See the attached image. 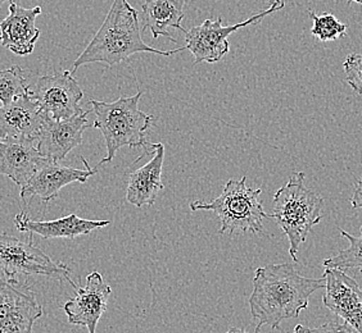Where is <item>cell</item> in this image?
<instances>
[{
  "instance_id": "obj_1",
  "label": "cell",
  "mask_w": 362,
  "mask_h": 333,
  "mask_svg": "<svg viewBox=\"0 0 362 333\" xmlns=\"http://www.w3.org/2000/svg\"><path fill=\"white\" fill-rule=\"evenodd\" d=\"M325 287V278L300 276L293 263L270 264L255 272L253 291L250 298L252 318L256 322L255 333L262 327L276 329L281 322L298 318L307 309L310 296Z\"/></svg>"
},
{
  "instance_id": "obj_2",
  "label": "cell",
  "mask_w": 362,
  "mask_h": 333,
  "mask_svg": "<svg viewBox=\"0 0 362 333\" xmlns=\"http://www.w3.org/2000/svg\"><path fill=\"white\" fill-rule=\"evenodd\" d=\"M182 50H185V47L163 52L146 45L140 31L139 12L132 7L127 0H113L103 25L74 62L71 73L74 75L81 66L90 63L102 62L116 66L125 62L135 53L170 56Z\"/></svg>"
},
{
  "instance_id": "obj_3",
  "label": "cell",
  "mask_w": 362,
  "mask_h": 333,
  "mask_svg": "<svg viewBox=\"0 0 362 333\" xmlns=\"http://www.w3.org/2000/svg\"><path fill=\"white\" fill-rule=\"evenodd\" d=\"M143 92L138 91L134 97H119L116 102L90 100L95 121L91 127L102 132L107 146V157L99 162V166L110 163L121 147H143L146 157V133L151 128L153 116L139 109L140 97Z\"/></svg>"
},
{
  "instance_id": "obj_4",
  "label": "cell",
  "mask_w": 362,
  "mask_h": 333,
  "mask_svg": "<svg viewBox=\"0 0 362 333\" xmlns=\"http://www.w3.org/2000/svg\"><path fill=\"white\" fill-rule=\"evenodd\" d=\"M274 210L269 218L275 219L289 240V254L298 262V250L314 226L321 222L324 199L306 186V176L296 172L274 195Z\"/></svg>"
},
{
  "instance_id": "obj_5",
  "label": "cell",
  "mask_w": 362,
  "mask_h": 333,
  "mask_svg": "<svg viewBox=\"0 0 362 333\" xmlns=\"http://www.w3.org/2000/svg\"><path fill=\"white\" fill-rule=\"evenodd\" d=\"M262 188H252L247 185V177L229 180L223 194L211 202L197 200L190 204L193 212L212 210L220 219V234L233 235L235 232H262V223L269 214L265 213L259 199Z\"/></svg>"
},
{
  "instance_id": "obj_6",
  "label": "cell",
  "mask_w": 362,
  "mask_h": 333,
  "mask_svg": "<svg viewBox=\"0 0 362 333\" xmlns=\"http://www.w3.org/2000/svg\"><path fill=\"white\" fill-rule=\"evenodd\" d=\"M0 272L9 281L17 282L18 274L45 276L58 281H67L72 287L76 284L71 279L70 268L63 263H57L33 243L22 241L8 235H0Z\"/></svg>"
},
{
  "instance_id": "obj_7",
  "label": "cell",
  "mask_w": 362,
  "mask_h": 333,
  "mask_svg": "<svg viewBox=\"0 0 362 333\" xmlns=\"http://www.w3.org/2000/svg\"><path fill=\"white\" fill-rule=\"evenodd\" d=\"M286 7L283 0H270V7L255 14L248 20L239 22L237 25L223 26V17H217V20H206L201 26H195L185 31V49L192 52L194 56L195 64L198 63H216L221 61L223 56L229 53V37L233 32H237L240 28H248L252 25H257L269 14L274 13Z\"/></svg>"
},
{
  "instance_id": "obj_8",
  "label": "cell",
  "mask_w": 362,
  "mask_h": 333,
  "mask_svg": "<svg viewBox=\"0 0 362 333\" xmlns=\"http://www.w3.org/2000/svg\"><path fill=\"white\" fill-rule=\"evenodd\" d=\"M30 95L49 119L54 121L70 119L83 111L80 102L84 92L71 71L40 77L34 87H30Z\"/></svg>"
},
{
  "instance_id": "obj_9",
  "label": "cell",
  "mask_w": 362,
  "mask_h": 333,
  "mask_svg": "<svg viewBox=\"0 0 362 333\" xmlns=\"http://www.w3.org/2000/svg\"><path fill=\"white\" fill-rule=\"evenodd\" d=\"M44 310L28 285L0 277V333H33Z\"/></svg>"
},
{
  "instance_id": "obj_10",
  "label": "cell",
  "mask_w": 362,
  "mask_h": 333,
  "mask_svg": "<svg viewBox=\"0 0 362 333\" xmlns=\"http://www.w3.org/2000/svg\"><path fill=\"white\" fill-rule=\"evenodd\" d=\"M75 296L69 300L63 310L74 326L85 327L89 333H97L98 322L107 310L111 287L99 272H91L84 287H74Z\"/></svg>"
},
{
  "instance_id": "obj_11",
  "label": "cell",
  "mask_w": 362,
  "mask_h": 333,
  "mask_svg": "<svg viewBox=\"0 0 362 333\" xmlns=\"http://www.w3.org/2000/svg\"><path fill=\"white\" fill-rule=\"evenodd\" d=\"M325 295L322 304L330 312L362 333V290L355 279L337 268H325Z\"/></svg>"
},
{
  "instance_id": "obj_12",
  "label": "cell",
  "mask_w": 362,
  "mask_h": 333,
  "mask_svg": "<svg viewBox=\"0 0 362 333\" xmlns=\"http://www.w3.org/2000/svg\"><path fill=\"white\" fill-rule=\"evenodd\" d=\"M49 117L30 94L0 105V140L36 141Z\"/></svg>"
},
{
  "instance_id": "obj_13",
  "label": "cell",
  "mask_w": 362,
  "mask_h": 333,
  "mask_svg": "<svg viewBox=\"0 0 362 333\" xmlns=\"http://www.w3.org/2000/svg\"><path fill=\"white\" fill-rule=\"evenodd\" d=\"M85 169H76L72 166H62L58 162L47 159L42 163L36 174L30 178L28 183L21 188L22 200H26V196H39L42 202H49L57 198L64 186L80 182L85 183L91 176L97 174V168L91 169L85 158H81Z\"/></svg>"
},
{
  "instance_id": "obj_14",
  "label": "cell",
  "mask_w": 362,
  "mask_h": 333,
  "mask_svg": "<svg viewBox=\"0 0 362 333\" xmlns=\"http://www.w3.org/2000/svg\"><path fill=\"white\" fill-rule=\"evenodd\" d=\"M91 125L88 121V111L84 109L70 119H48L36 140L37 150L47 159L63 160L72 149L83 143V133Z\"/></svg>"
},
{
  "instance_id": "obj_15",
  "label": "cell",
  "mask_w": 362,
  "mask_h": 333,
  "mask_svg": "<svg viewBox=\"0 0 362 333\" xmlns=\"http://www.w3.org/2000/svg\"><path fill=\"white\" fill-rule=\"evenodd\" d=\"M42 8H23L9 3V13L0 21V45L13 52L16 56H28L34 52L36 42L40 37V30L36 28L37 16Z\"/></svg>"
},
{
  "instance_id": "obj_16",
  "label": "cell",
  "mask_w": 362,
  "mask_h": 333,
  "mask_svg": "<svg viewBox=\"0 0 362 333\" xmlns=\"http://www.w3.org/2000/svg\"><path fill=\"white\" fill-rule=\"evenodd\" d=\"M47 160L34 140H0V174L23 188Z\"/></svg>"
},
{
  "instance_id": "obj_17",
  "label": "cell",
  "mask_w": 362,
  "mask_h": 333,
  "mask_svg": "<svg viewBox=\"0 0 362 333\" xmlns=\"http://www.w3.org/2000/svg\"><path fill=\"white\" fill-rule=\"evenodd\" d=\"M148 149L153 150V158L130 174L126 190L127 202L139 208L144 205H154L157 195L163 190L162 168L165 160V145L160 143L152 145L149 144L146 147V153Z\"/></svg>"
},
{
  "instance_id": "obj_18",
  "label": "cell",
  "mask_w": 362,
  "mask_h": 333,
  "mask_svg": "<svg viewBox=\"0 0 362 333\" xmlns=\"http://www.w3.org/2000/svg\"><path fill=\"white\" fill-rule=\"evenodd\" d=\"M14 224L18 231L36 234L42 238H75L88 235L98 229L110 226V221H89L76 214L63 217L56 221H33L26 212L16 215Z\"/></svg>"
},
{
  "instance_id": "obj_19",
  "label": "cell",
  "mask_w": 362,
  "mask_h": 333,
  "mask_svg": "<svg viewBox=\"0 0 362 333\" xmlns=\"http://www.w3.org/2000/svg\"><path fill=\"white\" fill-rule=\"evenodd\" d=\"M188 0H146L141 6L143 30H151L153 39L160 36L168 37L171 42H177L170 35L168 28H175L185 34L181 21L185 17V6Z\"/></svg>"
},
{
  "instance_id": "obj_20",
  "label": "cell",
  "mask_w": 362,
  "mask_h": 333,
  "mask_svg": "<svg viewBox=\"0 0 362 333\" xmlns=\"http://www.w3.org/2000/svg\"><path fill=\"white\" fill-rule=\"evenodd\" d=\"M360 236H354L349 232L341 229V235L349 240V246L347 249L341 250L338 254L325 259L322 264L325 268H337L341 271L361 272L362 273V226Z\"/></svg>"
},
{
  "instance_id": "obj_21",
  "label": "cell",
  "mask_w": 362,
  "mask_h": 333,
  "mask_svg": "<svg viewBox=\"0 0 362 333\" xmlns=\"http://www.w3.org/2000/svg\"><path fill=\"white\" fill-rule=\"evenodd\" d=\"M30 94V86L20 66L0 71V103L8 105L17 97Z\"/></svg>"
},
{
  "instance_id": "obj_22",
  "label": "cell",
  "mask_w": 362,
  "mask_h": 333,
  "mask_svg": "<svg viewBox=\"0 0 362 333\" xmlns=\"http://www.w3.org/2000/svg\"><path fill=\"white\" fill-rule=\"evenodd\" d=\"M308 17L314 22L311 34L320 42H332L347 34V25L341 23L333 14L324 13L321 16L308 11Z\"/></svg>"
},
{
  "instance_id": "obj_23",
  "label": "cell",
  "mask_w": 362,
  "mask_h": 333,
  "mask_svg": "<svg viewBox=\"0 0 362 333\" xmlns=\"http://www.w3.org/2000/svg\"><path fill=\"white\" fill-rule=\"evenodd\" d=\"M343 70L346 72V80L352 90L362 95V54L352 53L343 63Z\"/></svg>"
},
{
  "instance_id": "obj_24",
  "label": "cell",
  "mask_w": 362,
  "mask_h": 333,
  "mask_svg": "<svg viewBox=\"0 0 362 333\" xmlns=\"http://www.w3.org/2000/svg\"><path fill=\"white\" fill-rule=\"evenodd\" d=\"M293 333H356V331L347 323L330 322V323H325L317 328H307L302 325H298V326H296Z\"/></svg>"
},
{
  "instance_id": "obj_25",
  "label": "cell",
  "mask_w": 362,
  "mask_h": 333,
  "mask_svg": "<svg viewBox=\"0 0 362 333\" xmlns=\"http://www.w3.org/2000/svg\"><path fill=\"white\" fill-rule=\"evenodd\" d=\"M351 207L354 209L362 208V174L361 177L356 182L354 195L351 198Z\"/></svg>"
},
{
  "instance_id": "obj_26",
  "label": "cell",
  "mask_w": 362,
  "mask_h": 333,
  "mask_svg": "<svg viewBox=\"0 0 362 333\" xmlns=\"http://www.w3.org/2000/svg\"><path fill=\"white\" fill-rule=\"evenodd\" d=\"M226 333H248L247 331H243V329H240V328H235V327H233V328H230L229 331Z\"/></svg>"
},
{
  "instance_id": "obj_27",
  "label": "cell",
  "mask_w": 362,
  "mask_h": 333,
  "mask_svg": "<svg viewBox=\"0 0 362 333\" xmlns=\"http://www.w3.org/2000/svg\"><path fill=\"white\" fill-rule=\"evenodd\" d=\"M347 1H349V3H354V1H355V3H358V4H361L362 6V0H347Z\"/></svg>"
},
{
  "instance_id": "obj_28",
  "label": "cell",
  "mask_w": 362,
  "mask_h": 333,
  "mask_svg": "<svg viewBox=\"0 0 362 333\" xmlns=\"http://www.w3.org/2000/svg\"><path fill=\"white\" fill-rule=\"evenodd\" d=\"M6 1H8V0H0V7H1V6H3ZM11 1H12V0H11Z\"/></svg>"
}]
</instances>
